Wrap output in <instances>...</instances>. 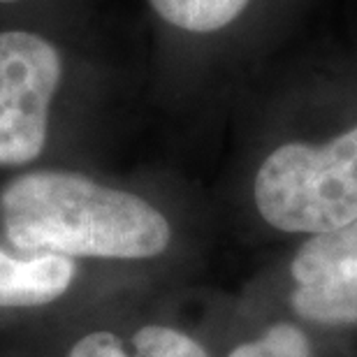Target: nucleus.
I'll use <instances>...</instances> for the list:
<instances>
[{"instance_id": "nucleus-1", "label": "nucleus", "mask_w": 357, "mask_h": 357, "mask_svg": "<svg viewBox=\"0 0 357 357\" xmlns=\"http://www.w3.org/2000/svg\"><path fill=\"white\" fill-rule=\"evenodd\" d=\"M357 40H313L271 63V121L248 172L255 213L283 234L357 220Z\"/></svg>"}, {"instance_id": "nucleus-2", "label": "nucleus", "mask_w": 357, "mask_h": 357, "mask_svg": "<svg viewBox=\"0 0 357 357\" xmlns=\"http://www.w3.org/2000/svg\"><path fill=\"white\" fill-rule=\"evenodd\" d=\"M0 211L7 241L31 255L153 260L172 244V223L146 197L61 169L17 176Z\"/></svg>"}, {"instance_id": "nucleus-3", "label": "nucleus", "mask_w": 357, "mask_h": 357, "mask_svg": "<svg viewBox=\"0 0 357 357\" xmlns=\"http://www.w3.org/2000/svg\"><path fill=\"white\" fill-rule=\"evenodd\" d=\"M63 56L33 31H0V167L28 165L45 151Z\"/></svg>"}, {"instance_id": "nucleus-4", "label": "nucleus", "mask_w": 357, "mask_h": 357, "mask_svg": "<svg viewBox=\"0 0 357 357\" xmlns=\"http://www.w3.org/2000/svg\"><path fill=\"white\" fill-rule=\"evenodd\" d=\"M290 309L318 327H357V220L306 237L290 260Z\"/></svg>"}, {"instance_id": "nucleus-5", "label": "nucleus", "mask_w": 357, "mask_h": 357, "mask_svg": "<svg viewBox=\"0 0 357 357\" xmlns=\"http://www.w3.org/2000/svg\"><path fill=\"white\" fill-rule=\"evenodd\" d=\"M75 276L73 258L54 253L14 258L0 248V309L52 304L70 290Z\"/></svg>"}, {"instance_id": "nucleus-6", "label": "nucleus", "mask_w": 357, "mask_h": 357, "mask_svg": "<svg viewBox=\"0 0 357 357\" xmlns=\"http://www.w3.org/2000/svg\"><path fill=\"white\" fill-rule=\"evenodd\" d=\"M68 357H211L206 348L176 327L144 325L132 334L130 346L116 334L98 330L84 334Z\"/></svg>"}, {"instance_id": "nucleus-7", "label": "nucleus", "mask_w": 357, "mask_h": 357, "mask_svg": "<svg viewBox=\"0 0 357 357\" xmlns=\"http://www.w3.org/2000/svg\"><path fill=\"white\" fill-rule=\"evenodd\" d=\"M227 357H313V344L295 323H274L260 337L239 344Z\"/></svg>"}, {"instance_id": "nucleus-8", "label": "nucleus", "mask_w": 357, "mask_h": 357, "mask_svg": "<svg viewBox=\"0 0 357 357\" xmlns=\"http://www.w3.org/2000/svg\"><path fill=\"white\" fill-rule=\"evenodd\" d=\"M0 3H19V0H0Z\"/></svg>"}]
</instances>
